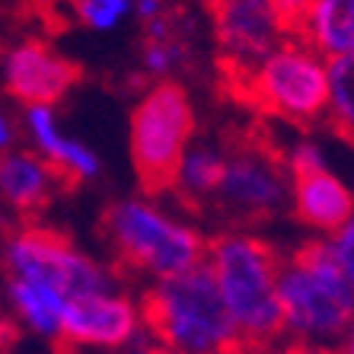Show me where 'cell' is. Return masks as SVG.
Returning <instances> with one entry per match:
<instances>
[{"mask_svg":"<svg viewBox=\"0 0 354 354\" xmlns=\"http://www.w3.org/2000/svg\"><path fill=\"white\" fill-rule=\"evenodd\" d=\"M58 192H71L51 163L32 153H0V198L23 217H35L55 201Z\"/></svg>","mask_w":354,"mask_h":354,"instance_id":"obj_13","label":"cell"},{"mask_svg":"<svg viewBox=\"0 0 354 354\" xmlns=\"http://www.w3.org/2000/svg\"><path fill=\"white\" fill-rule=\"evenodd\" d=\"M223 176V153L214 147H195L185 153L176 176V185L169 195H176L182 207L189 211H205L207 201L214 198Z\"/></svg>","mask_w":354,"mask_h":354,"instance_id":"obj_16","label":"cell"},{"mask_svg":"<svg viewBox=\"0 0 354 354\" xmlns=\"http://www.w3.org/2000/svg\"><path fill=\"white\" fill-rule=\"evenodd\" d=\"M138 319L179 354H246L207 262L144 290Z\"/></svg>","mask_w":354,"mask_h":354,"instance_id":"obj_2","label":"cell"},{"mask_svg":"<svg viewBox=\"0 0 354 354\" xmlns=\"http://www.w3.org/2000/svg\"><path fill=\"white\" fill-rule=\"evenodd\" d=\"M138 306L115 294H90L64 300L58 354L71 348H122L138 332Z\"/></svg>","mask_w":354,"mask_h":354,"instance_id":"obj_12","label":"cell"},{"mask_svg":"<svg viewBox=\"0 0 354 354\" xmlns=\"http://www.w3.org/2000/svg\"><path fill=\"white\" fill-rule=\"evenodd\" d=\"M192 134H195V109L185 86L160 80L138 99L131 112L128 147L144 195L160 198L173 192Z\"/></svg>","mask_w":354,"mask_h":354,"instance_id":"obj_7","label":"cell"},{"mask_svg":"<svg viewBox=\"0 0 354 354\" xmlns=\"http://www.w3.org/2000/svg\"><path fill=\"white\" fill-rule=\"evenodd\" d=\"M338 354H354V322H351V326H348L345 338L338 342Z\"/></svg>","mask_w":354,"mask_h":354,"instance_id":"obj_24","label":"cell"},{"mask_svg":"<svg viewBox=\"0 0 354 354\" xmlns=\"http://www.w3.org/2000/svg\"><path fill=\"white\" fill-rule=\"evenodd\" d=\"M26 124L32 131L39 150L45 153V163H51L61 173V179L71 185V192L80 185L83 179H96L99 176V160L93 157L90 147H83L80 140H71L58 131V122L51 115V109L32 106L26 112Z\"/></svg>","mask_w":354,"mask_h":354,"instance_id":"obj_14","label":"cell"},{"mask_svg":"<svg viewBox=\"0 0 354 354\" xmlns=\"http://www.w3.org/2000/svg\"><path fill=\"white\" fill-rule=\"evenodd\" d=\"M217 83L223 96L256 115L297 128L326 122L329 112V61L297 39H288L252 71L217 74Z\"/></svg>","mask_w":354,"mask_h":354,"instance_id":"obj_3","label":"cell"},{"mask_svg":"<svg viewBox=\"0 0 354 354\" xmlns=\"http://www.w3.org/2000/svg\"><path fill=\"white\" fill-rule=\"evenodd\" d=\"M10 297H13V306L19 310V316L29 322V329L51 338V345H55L61 338V310H64V300L55 290L32 284V281H23V278L10 281Z\"/></svg>","mask_w":354,"mask_h":354,"instance_id":"obj_17","label":"cell"},{"mask_svg":"<svg viewBox=\"0 0 354 354\" xmlns=\"http://www.w3.org/2000/svg\"><path fill=\"white\" fill-rule=\"evenodd\" d=\"M290 205L294 217L310 230L335 233L354 214V192L326 166L313 140H297L288 150Z\"/></svg>","mask_w":354,"mask_h":354,"instance_id":"obj_10","label":"cell"},{"mask_svg":"<svg viewBox=\"0 0 354 354\" xmlns=\"http://www.w3.org/2000/svg\"><path fill=\"white\" fill-rule=\"evenodd\" d=\"M326 124L332 134L354 144V55L329 61V112Z\"/></svg>","mask_w":354,"mask_h":354,"instance_id":"obj_18","label":"cell"},{"mask_svg":"<svg viewBox=\"0 0 354 354\" xmlns=\"http://www.w3.org/2000/svg\"><path fill=\"white\" fill-rule=\"evenodd\" d=\"M281 354H338V348L332 345H310V342H294V338H288V342H281Z\"/></svg>","mask_w":354,"mask_h":354,"instance_id":"obj_22","label":"cell"},{"mask_svg":"<svg viewBox=\"0 0 354 354\" xmlns=\"http://www.w3.org/2000/svg\"><path fill=\"white\" fill-rule=\"evenodd\" d=\"M281 256L272 243L246 233H221L207 243V268L246 354H268L284 342L278 300Z\"/></svg>","mask_w":354,"mask_h":354,"instance_id":"obj_1","label":"cell"},{"mask_svg":"<svg viewBox=\"0 0 354 354\" xmlns=\"http://www.w3.org/2000/svg\"><path fill=\"white\" fill-rule=\"evenodd\" d=\"M288 192V150H281L265 124H249L227 134L221 185L205 211L233 227L265 223L284 211Z\"/></svg>","mask_w":354,"mask_h":354,"instance_id":"obj_5","label":"cell"},{"mask_svg":"<svg viewBox=\"0 0 354 354\" xmlns=\"http://www.w3.org/2000/svg\"><path fill=\"white\" fill-rule=\"evenodd\" d=\"M10 140H13V128H10V122L3 115H0V153L10 147Z\"/></svg>","mask_w":354,"mask_h":354,"instance_id":"obj_23","label":"cell"},{"mask_svg":"<svg viewBox=\"0 0 354 354\" xmlns=\"http://www.w3.org/2000/svg\"><path fill=\"white\" fill-rule=\"evenodd\" d=\"M83 77L77 61L64 58L48 41L26 39L3 58V90L26 106L51 109L74 90Z\"/></svg>","mask_w":354,"mask_h":354,"instance_id":"obj_11","label":"cell"},{"mask_svg":"<svg viewBox=\"0 0 354 354\" xmlns=\"http://www.w3.org/2000/svg\"><path fill=\"white\" fill-rule=\"evenodd\" d=\"M118 274H150L157 281L185 274L207 259V243L185 223L144 201H115L99 217Z\"/></svg>","mask_w":354,"mask_h":354,"instance_id":"obj_6","label":"cell"},{"mask_svg":"<svg viewBox=\"0 0 354 354\" xmlns=\"http://www.w3.org/2000/svg\"><path fill=\"white\" fill-rule=\"evenodd\" d=\"M297 41L326 61L354 55V0H310Z\"/></svg>","mask_w":354,"mask_h":354,"instance_id":"obj_15","label":"cell"},{"mask_svg":"<svg viewBox=\"0 0 354 354\" xmlns=\"http://www.w3.org/2000/svg\"><path fill=\"white\" fill-rule=\"evenodd\" d=\"M268 7L274 10L278 23L284 26L288 39H297V35H300V26H304L306 10H310V0H268Z\"/></svg>","mask_w":354,"mask_h":354,"instance_id":"obj_21","label":"cell"},{"mask_svg":"<svg viewBox=\"0 0 354 354\" xmlns=\"http://www.w3.org/2000/svg\"><path fill=\"white\" fill-rule=\"evenodd\" d=\"M329 252H332V259H335L342 278H345L354 290V214L345 221V227H338V230L332 233Z\"/></svg>","mask_w":354,"mask_h":354,"instance_id":"obj_20","label":"cell"},{"mask_svg":"<svg viewBox=\"0 0 354 354\" xmlns=\"http://www.w3.org/2000/svg\"><path fill=\"white\" fill-rule=\"evenodd\" d=\"M74 10L77 23L90 29H115L131 13V0H74Z\"/></svg>","mask_w":354,"mask_h":354,"instance_id":"obj_19","label":"cell"},{"mask_svg":"<svg viewBox=\"0 0 354 354\" xmlns=\"http://www.w3.org/2000/svg\"><path fill=\"white\" fill-rule=\"evenodd\" d=\"M134 354H179V351H173V348H163V345H157V348H140V351H134Z\"/></svg>","mask_w":354,"mask_h":354,"instance_id":"obj_25","label":"cell"},{"mask_svg":"<svg viewBox=\"0 0 354 354\" xmlns=\"http://www.w3.org/2000/svg\"><path fill=\"white\" fill-rule=\"evenodd\" d=\"M7 265L23 281L55 290L61 300L90 294H109V272L90 256L77 252L64 233L51 227H23L7 239Z\"/></svg>","mask_w":354,"mask_h":354,"instance_id":"obj_8","label":"cell"},{"mask_svg":"<svg viewBox=\"0 0 354 354\" xmlns=\"http://www.w3.org/2000/svg\"><path fill=\"white\" fill-rule=\"evenodd\" d=\"M217 41V74H243L259 67L288 41L268 0H207Z\"/></svg>","mask_w":354,"mask_h":354,"instance_id":"obj_9","label":"cell"},{"mask_svg":"<svg viewBox=\"0 0 354 354\" xmlns=\"http://www.w3.org/2000/svg\"><path fill=\"white\" fill-rule=\"evenodd\" d=\"M278 300L284 332L294 342L338 348L354 322V290L338 272L326 239H306L284 256Z\"/></svg>","mask_w":354,"mask_h":354,"instance_id":"obj_4","label":"cell"}]
</instances>
